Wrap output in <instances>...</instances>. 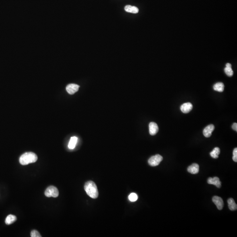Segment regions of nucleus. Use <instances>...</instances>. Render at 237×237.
Here are the masks:
<instances>
[{
    "instance_id": "1",
    "label": "nucleus",
    "mask_w": 237,
    "mask_h": 237,
    "mask_svg": "<svg viewBox=\"0 0 237 237\" xmlns=\"http://www.w3.org/2000/svg\"><path fill=\"white\" fill-rule=\"evenodd\" d=\"M84 189L87 194L92 199H97L99 196V192L96 184L93 181H89L85 184Z\"/></svg>"
},
{
    "instance_id": "2",
    "label": "nucleus",
    "mask_w": 237,
    "mask_h": 237,
    "mask_svg": "<svg viewBox=\"0 0 237 237\" xmlns=\"http://www.w3.org/2000/svg\"><path fill=\"white\" fill-rule=\"evenodd\" d=\"M38 156L32 152L26 153L22 155L19 158V162L22 165H26L34 163L38 160Z\"/></svg>"
},
{
    "instance_id": "3",
    "label": "nucleus",
    "mask_w": 237,
    "mask_h": 237,
    "mask_svg": "<svg viewBox=\"0 0 237 237\" xmlns=\"http://www.w3.org/2000/svg\"><path fill=\"white\" fill-rule=\"evenodd\" d=\"M45 195L48 197H53L56 198L59 195V192L58 189L53 186H50L47 188L45 191Z\"/></svg>"
},
{
    "instance_id": "4",
    "label": "nucleus",
    "mask_w": 237,
    "mask_h": 237,
    "mask_svg": "<svg viewBox=\"0 0 237 237\" xmlns=\"http://www.w3.org/2000/svg\"><path fill=\"white\" fill-rule=\"evenodd\" d=\"M162 160L163 157L161 155L159 154L156 155L152 156L149 159L148 161V164L152 167H155L158 166Z\"/></svg>"
},
{
    "instance_id": "5",
    "label": "nucleus",
    "mask_w": 237,
    "mask_h": 237,
    "mask_svg": "<svg viewBox=\"0 0 237 237\" xmlns=\"http://www.w3.org/2000/svg\"><path fill=\"white\" fill-rule=\"evenodd\" d=\"M213 202L215 204L216 206L217 207V208L219 210H221L223 208L224 203L223 200L219 196H214L213 198Z\"/></svg>"
},
{
    "instance_id": "6",
    "label": "nucleus",
    "mask_w": 237,
    "mask_h": 237,
    "mask_svg": "<svg viewBox=\"0 0 237 237\" xmlns=\"http://www.w3.org/2000/svg\"><path fill=\"white\" fill-rule=\"evenodd\" d=\"M79 87V86L76 84H70L66 87V90L69 94H73L78 91Z\"/></svg>"
},
{
    "instance_id": "7",
    "label": "nucleus",
    "mask_w": 237,
    "mask_h": 237,
    "mask_svg": "<svg viewBox=\"0 0 237 237\" xmlns=\"http://www.w3.org/2000/svg\"><path fill=\"white\" fill-rule=\"evenodd\" d=\"M149 133L152 136L155 135L159 131V127L156 123L151 122L149 124Z\"/></svg>"
},
{
    "instance_id": "8",
    "label": "nucleus",
    "mask_w": 237,
    "mask_h": 237,
    "mask_svg": "<svg viewBox=\"0 0 237 237\" xmlns=\"http://www.w3.org/2000/svg\"><path fill=\"white\" fill-rule=\"evenodd\" d=\"M214 125L211 124L208 126L203 130V135L206 138H209L212 135V133L214 130Z\"/></svg>"
},
{
    "instance_id": "9",
    "label": "nucleus",
    "mask_w": 237,
    "mask_h": 237,
    "mask_svg": "<svg viewBox=\"0 0 237 237\" xmlns=\"http://www.w3.org/2000/svg\"><path fill=\"white\" fill-rule=\"evenodd\" d=\"M193 106L190 102L184 103L180 106V110L184 114H187L192 109Z\"/></svg>"
},
{
    "instance_id": "10",
    "label": "nucleus",
    "mask_w": 237,
    "mask_h": 237,
    "mask_svg": "<svg viewBox=\"0 0 237 237\" xmlns=\"http://www.w3.org/2000/svg\"><path fill=\"white\" fill-rule=\"evenodd\" d=\"M207 182L209 184H210L214 185L218 188H220L221 185V181L219 178L217 177L209 178Z\"/></svg>"
},
{
    "instance_id": "11",
    "label": "nucleus",
    "mask_w": 237,
    "mask_h": 237,
    "mask_svg": "<svg viewBox=\"0 0 237 237\" xmlns=\"http://www.w3.org/2000/svg\"><path fill=\"white\" fill-rule=\"evenodd\" d=\"M199 170V167L198 164L193 163L187 168V171L193 175L198 174Z\"/></svg>"
},
{
    "instance_id": "12",
    "label": "nucleus",
    "mask_w": 237,
    "mask_h": 237,
    "mask_svg": "<svg viewBox=\"0 0 237 237\" xmlns=\"http://www.w3.org/2000/svg\"><path fill=\"white\" fill-rule=\"evenodd\" d=\"M125 10L127 12L129 13H133L136 14L138 13L139 11V9L137 7L135 6H131V5H127L125 7Z\"/></svg>"
},
{
    "instance_id": "13",
    "label": "nucleus",
    "mask_w": 237,
    "mask_h": 237,
    "mask_svg": "<svg viewBox=\"0 0 237 237\" xmlns=\"http://www.w3.org/2000/svg\"><path fill=\"white\" fill-rule=\"evenodd\" d=\"M228 205L229 209L231 211L237 210V206L234 199L230 198L228 200Z\"/></svg>"
},
{
    "instance_id": "14",
    "label": "nucleus",
    "mask_w": 237,
    "mask_h": 237,
    "mask_svg": "<svg viewBox=\"0 0 237 237\" xmlns=\"http://www.w3.org/2000/svg\"><path fill=\"white\" fill-rule=\"evenodd\" d=\"M224 85L223 83L221 82H219V83H216L214 85V91H217V92H222L224 91Z\"/></svg>"
},
{
    "instance_id": "15",
    "label": "nucleus",
    "mask_w": 237,
    "mask_h": 237,
    "mask_svg": "<svg viewBox=\"0 0 237 237\" xmlns=\"http://www.w3.org/2000/svg\"><path fill=\"white\" fill-rule=\"evenodd\" d=\"M77 138L76 137H72L71 138L68 145V147L70 149H73L75 148L77 141Z\"/></svg>"
},
{
    "instance_id": "16",
    "label": "nucleus",
    "mask_w": 237,
    "mask_h": 237,
    "mask_svg": "<svg viewBox=\"0 0 237 237\" xmlns=\"http://www.w3.org/2000/svg\"><path fill=\"white\" fill-rule=\"evenodd\" d=\"M17 218L15 216L13 215H9L5 219V224L7 225H10L11 224L13 223L16 221Z\"/></svg>"
},
{
    "instance_id": "17",
    "label": "nucleus",
    "mask_w": 237,
    "mask_h": 237,
    "mask_svg": "<svg viewBox=\"0 0 237 237\" xmlns=\"http://www.w3.org/2000/svg\"><path fill=\"white\" fill-rule=\"evenodd\" d=\"M220 149L218 147H216L214 150L210 153V155L212 158L214 159H217L219 157V155L220 154Z\"/></svg>"
},
{
    "instance_id": "18",
    "label": "nucleus",
    "mask_w": 237,
    "mask_h": 237,
    "mask_svg": "<svg viewBox=\"0 0 237 237\" xmlns=\"http://www.w3.org/2000/svg\"><path fill=\"white\" fill-rule=\"evenodd\" d=\"M224 72H225L226 75L228 76V77H232L233 75V74H234V72H233V70H232L231 67H226V68L224 69Z\"/></svg>"
},
{
    "instance_id": "19",
    "label": "nucleus",
    "mask_w": 237,
    "mask_h": 237,
    "mask_svg": "<svg viewBox=\"0 0 237 237\" xmlns=\"http://www.w3.org/2000/svg\"><path fill=\"white\" fill-rule=\"evenodd\" d=\"M138 197L137 194L135 193H132L129 195V199L131 202H135L138 199Z\"/></svg>"
},
{
    "instance_id": "20",
    "label": "nucleus",
    "mask_w": 237,
    "mask_h": 237,
    "mask_svg": "<svg viewBox=\"0 0 237 237\" xmlns=\"http://www.w3.org/2000/svg\"><path fill=\"white\" fill-rule=\"evenodd\" d=\"M31 237H41L40 233L37 231L33 230L31 232Z\"/></svg>"
},
{
    "instance_id": "21",
    "label": "nucleus",
    "mask_w": 237,
    "mask_h": 237,
    "mask_svg": "<svg viewBox=\"0 0 237 237\" xmlns=\"http://www.w3.org/2000/svg\"><path fill=\"white\" fill-rule=\"evenodd\" d=\"M233 160L235 162H237V148H236L234 149L233 153Z\"/></svg>"
},
{
    "instance_id": "22",
    "label": "nucleus",
    "mask_w": 237,
    "mask_h": 237,
    "mask_svg": "<svg viewBox=\"0 0 237 237\" xmlns=\"http://www.w3.org/2000/svg\"><path fill=\"white\" fill-rule=\"evenodd\" d=\"M232 128L234 131H237V123H234L232 125Z\"/></svg>"
},
{
    "instance_id": "23",
    "label": "nucleus",
    "mask_w": 237,
    "mask_h": 237,
    "mask_svg": "<svg viewBox=\"0 0 237 237\" xmlns=\"http://www.w3.org/2000/svg\"><path fill=\"white\" fill-rule=\"evenodd\" d=\"M226 67H231V64L230 63H228L226 64Z\"/></svg>"
}]
</instances>
